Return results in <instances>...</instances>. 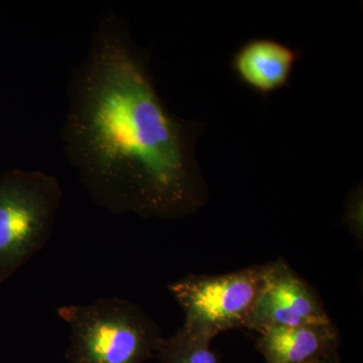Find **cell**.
Wrapping results in <instances>:
<instances>
[{
	"label": "cell",
	"instance_id": "4",
	"mask_svg": "<svg viewBox=\"0 0 363 363\" xmlns=\"http://www.w3.org/2000/svg\"><path fill=\"white\" fill-rule=\"evenodd\" d=\"M264 264L223 274H191L169 286L185 314L182 328L211 342L219 334L245 328L259 295Z\"/></svg>",
	"mask_w": 363,
	"mask_h": 363
},
{
	"label": "cell",
	"instance_id": "2",
	"mask_svg": "<svg viewBox=\"0 0 363 363\" xmlns=\"http://www.w3.org/2000/svg\"><path fill=\"white\" fill-rule=\"evenodd\" d=\"M58 315L70 328L68 363H143L164 340L140 306L121 298L63 306Z\"/></svg>",
	"mask_w": 363,
	"mask_h": 363
},
{
	"label": "cell",
	"instance_id": "7",
	"mask_svg": "<svg viewBox=\"0 0 363 363\" xmlns=\"http://www.w3.org/2000/svg\"><path fill=\"white\" fill-rule=\"evenodd\" d=\"M340 335L333 322L269 329L257 350L266 363H309L337 352Z\"/></svg>",
	"mask_w": 363,
	"mask_h": 363
},
{
	"label": "cell",
	"instance_id": "1",
	"mask_svg": "<svg viewBox=\"0 0 363 363\" xmlns=\"http://www.w3.org/2000/svg\"><path fill=\"white\" fill-rule=\"evenodd\" d=\"M61 138L93 201L114 214L171 220L208 200L197 121L177 116L157 90L149 54L116 13L96 21L72 73Z\"/></svg>",
	"mask_w": 363,
	"mask_h": 363
},
{
	"label": "cell",
	"instance_id": "5",
	"mask_svg": "<svg viewBox=\"0 0 363 363\" xmlns=\"http://www.w3.org/2000/svg\"><path fill=\"white\" fill-rule=\"evenodd\" d=\"M331 321L321 298L283 259L264 264L259 295L245 328L257 333L279 327Z\"/></svg>",
	"mask_w": 363,
	"mask_h": 363
},
{
	"label": "cell",
	"instance_id": "9",
	"mask_svg": "<svg viewBox=\"0 0 363 363\" xmlns=\"http://www.w3.org/2000/svg\"><path fill=\"white\" fill-rule=\"evenodd\" d=\"M343 223L348 227L351 233L358 241L363 240L362 221V191L357 189L353 191L346 202L343 215Z\"/></svg>",
	"mask_w": 363,
	"mask_h": 363
},
{
	"label": "cell",
	"instance_id": "3",
	"mask_svg": "<svg viewBox=\"0 0 363 363\" xmlns=\"http://www.w3.org/2000/svg\"><path fill=\"white\" fill-rule=\"evenodd\" d=\"M62 200L60 182L45 172L13 169L0 175V283L45 247Z\"/></svg>",
	"mask_w": 363,
	"mask_h": 363
},
{
	"label": "cell",
	"instance_id": "10",
	"mask_svg": "<svg viewBox=\"0 0 363 363\" xmlns=\"http://www.w3.org/2000/svg\"><path fill=\"white\" fill-rule=\"evenodd\" d=\"M309 363H340L337 352L332 353L330 355L320 358V359L314 360V362Z\"/></svg>",
	"mask_w": 363,
	"mask_h": 363
},
{
	"label": "cell",
	"instance_id": "8",
	"mask_svg": "<svg viewBox=\"0 0 363 363\" xmlns=\"http://www.w3.org/2000/svg\"><path fill=\"white\" fill-rule=\"evenodd\" d=\"M210 344L180 328L175 335L164 338L157 354L161 363H221Z\"/></svg>",
	"mask_w": 363,
	"mask_h": 363
},
{
	"label": "cell",
	"instance_id": "6",
	"mask_svg": "<svg viewBox=\"0 0 363 363\" xmlns=\"http://www.w3.org/2000/svg\"><path fill=\"white\" fill-rule=\"evenodd\" d=\"M301 51L269 38H255L238 48L230 66L242 84L262 97L288 87Z\"/></svg>",
	"mask_w": 363,
	"mask_h": 363
}]
</instances>
